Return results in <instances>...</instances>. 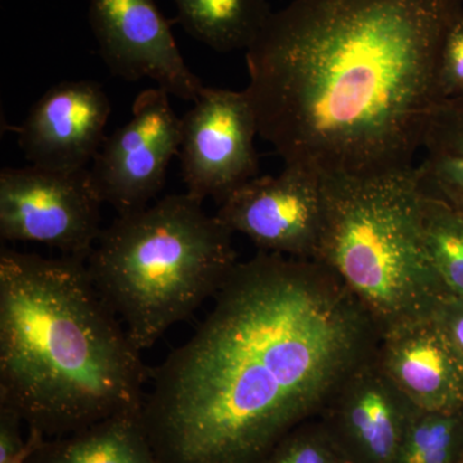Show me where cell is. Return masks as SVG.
<instances>
[{"mask_svg": "<svg viewBox=\"0 0 463 463\" xmlns=\"http://www.w3.org/2000/svg\"><path fill=\"white\" fill-rule=\"evenodd\" d=\"M373 317L330 268L260 251L151 373L143 426L158 463H263L376 353Z\"/></svg>", "mask_w": 463, "mask_h": 463, "instance_id": "cell-1", "label": "cell"}, {"mask_svg": "<svg viewBox=\"0 0 463 463\" xmlns=\"http://www.w3.org/2000/svg\"><path fill=\"white\" fill-rule=\"evenodd\" d=\"M463 0H292L246 51L259 136L326 178L413 166Z\"/></svg>", "mask_w": 463, "mask_h": 463, "instance_id": "cell-2", "label": "cell"}, {"mask_svg": "<svg viewBox=\"0 0 463 463\" xmlns=\"http://www.w3.org/2000/svg\"><path fill=\"white\" fill-rule=\"evenodd\" d=\"M87 261L2 249L0 407L45 439L142 410L151 377Z\"/></svg>", "mask_w": 463, "mask_h": 463, "instance_id": "cell-3", "label": "cell"}, {"mask_svg": "<svg viewBox=\"0 0 463 463\" xmlns=\"http://www.w3.org/2000/svg\"><path fill=\"white\" fill-rule=\"evenodd\" d=\"M203 203L170 194L118 215L87 259L94 288L139 352L215 297L239 263L233 232Z\"/></svg>", "mask_w": 463, "mask_h": 463, "instance_id": "cell-4", "label": "cell"}, {"mask_svg": "<svg viewBox=\"0 0 463 463\" xmlns=\"http://www.w3.org/2000/svg\"><path fill=\"white\" fill-rule=\"evenodd\" d=\"M318 254L373 317L381 336L435 316L450 298L426 246L419 167L323 178Z\"/></svg>", "mask_w": 463, "mask_h": 463, "instance_id": "cell-5", "label": "cell"}, {"mask_svg": "<svg viewBox=\"0 0 463 463\" xmlns=\"http://www.w3.org/2000/svg\"><path fill=\"white\" fill-rule=\"evenodd\" d=\"M100 199L88 169L29 165L0 173V236L36 242L87 261L100 232Z\"/></svg>", "mask_w": 463, "mask_h": 463, "instance_id": "cell-6", "label": "cell"}, {"mask_svg": "<svg viewBox=\"0 0 463 463\" xmlns=\"http://www.w3.org/2000/svg\"><path fill=\"white\" fill-rule=\"evenodd\" d=\"M257 115L245 90L203 87L182 118L178 156L187 194L221 205L257 178Z\"/></svg>", "mask_w": 463, "mask_h": 463, "instance_id": "cell-7", "label": "cell"}, {"mask_svg": "<svg viewBox=\"0 0 463 463\" xmlns=\"http://www.w3.org/2000/svg\"><path fill=\"white\" fill-rule=\"evenodd\" d=\"M169 97L158 87L139 93L129 120L106 139L91 163L100 199L118 215L145 209L165 184L182 133Z\"/></svg>", "mask_w": 463, "mask_h": 463, "instance_id": "cell-8", "label": "cell"}, {"mask_svg": "<svg viewBox=\"0 0 463 463\" xmlns=\"http://www.w3.org/2000/svg\"><path fill=\"white\" fill-rule=\"evenodd\" d=\"M215 215L260 251L315 260L325 224L323 178L285 166L279 175L257 176L232 192Z\"/></svg>", "mask_w": 463, "mask_h": 463, "instance_id": "cell-9", "label": "cell"}, {"mask_svg": "<svg viewBox=\"0 0 463 463\" xmlns=\"http://www.w3.org/2000/svg\"><path fill=\"white\" fill-rule=\"evenodd\" d=\"M88 18L112 74L127 81L151 79L170 96L190 102L199 97L203 81L185 63L155 0H90Z\"/></svg>", "mask_w": 463, "mask_h": 463, "instance_id": "cell-10", "label": "cell"}, {"mask_svg": "<svg viewBox=\"0 0 463 463\" xmlns=\"http://www.w3.org/2000/svg\"><path fill=\"white\" fill-rule=\"evenodd\" d=\"M111 103L91 80L53 85L33 103L17 128V141L30 165L58 172L88 169L105 143Z\"/></svg>", "mask_w": 463, "mask_h": 463, "instance_id": "cell-11", "label": "cell"}, {"mask_svg": "<svg viewBox=\"0 0 463 463\" xmlns=\"http://www.w3.org/2000/svg\"><path fill=\"white\" fill-rule=\"evenodd\" d=\"M414 411L383 371L376 350L346 377L322 413L355 463H398Z\"/></svg>", "mask_w": 463, "mask_h": 463, "instance_id": "cell-12", "label": "cell"}, {"mask_svg": "<svg viewBox=\"0 0 463 463\" xmlns=\"http://www.w3.org/2000/svg\"><path fill=\"white\" fill-rule=\"evenodd\" d=\"M377 358L392 383L417 410H463V364L434 317L381 336Z\"/></svg>", "mask_w": 463, "mask_h": 463, "instance_id": "cell-13", "label": "cell"}, {"mask_svg": "<svg viewBox=\"0 0 463 463\" xmlns=\"http://www.w3.org/2000/svg\"><path fill=\"white\" fill-rule=\"evenodd\" d=\"M26 463H158L142 410L115 414L66 437L45 439Z\"/></svg>", "mask_w": 463, "mask_h": 463, "instance_id": "cell-14", "label": "cell"}, {"mask_svg": "<svg viewBox=\"0 0 463 463\" xmlns=\"http://www.w3.org/2000/svg\"><path fill=\"white\" fill-rule=\"evenodd\" d=\"M192 38L221 53L248 51L273 14L267 0H174Z\"/></svg>", "mask_w": 463, "mask_h": 463, "instance_id": "cell-15", "label": "cell"}, {"mask_svg": "<svg viewBox=\"0 0 463 463\" xmlns=\"http://www.w3.org/2000/svg\"><path fill=\"white\" fill-rule=\"evenodd\" d=\"M419 172L426 192L463 203V99L441 100L423 139Z\"/></svg>", "mask_w": 463, "mask_h": 463, "instance_id": "cell-16", "label": "cell"}, {"mask_svg": "<svg viewBox=\"0 0 463 463\" xmlns=\"http://www.w3.org/2000/svg\"><path fill=\"white\" fill-rule=\"evenodd\" d=\"M423 225L439 279L450 297L463 298V210L426 192Z\"/></svg>", "mask_w": 463, "mask_h": 463, "instance_id": "cell-17", "label": "cell"}, {"mask_svg": "<svg viewBox=\"0 0 463 463\" xmlns=\"http://www.w3.org/2000/svg\"><path fill=\"white\" fill-rule=\"evenodd\" d=\"M398 463H463V410L414 411Z\"/></svg>", "mask_w": 463, "mask_h": 463, "instance_id": "cell-18", "label": "cell"}, {"mask_svg": "<svg viewBox=\"0 0 463 463\" xmlns=\"http://www.w3.org/2000/svg\"><path fill=\"white\" fill-rule=\"evenodd\" d=\"M263 463H355L325 423L298 426Z\"/></svg>", "mask_w": 463, "mask_h": 463, "instance_id": "cell-19", "label": "cell"}, {"mask_svg": "<svg viewBox=\"0 0 463 463\" xmlns=\"http://www.w3.org/2000/svg\"><path fill=\"white\" fill-rule=\"evenodd\" d=\"M441 99H463V16L450 27L439 63Z\"/></svg>", "mask_w": 463, "mask_h": 463, "instance_id": "cell-20", "label": "cell"}, {"mask_svg": "<svg viewBox=\"0 0 463 463\" xmlns=\"http://www.w3.org/2000/svg\"><path fill=\"white\" fill-rule=\"evenodd\" d=\"M434 319L463 364V298H448L435 313Z\"/></svg>", "mask_w": 463, "mask_h": 463, "instance_id": "cell-21", "label": "cell"}, {"mask_svg": "<svg viewBox=\"0 0 463 463\" xmlns=\"http://www.w3.org/2000/svg\"><path fill=\"white\" fill-rule=\"evenodd\" d=\"M23 422L14 411L0 407V463L7 462L25 447L26 440L21 437Z\"/></svg>", "mask_w": 463, "mask_h": 463, "instance_id": "cell-22", "label": "cell"}, {"mask_svg": "<svg viewBox=\"0 0 463 463\" xmlns=\"http://www.w3.org/2000/svg\"><path fill=\"white\" fill-rule=\"evenodd\" d=\"M44 440L45 437L42 432L33 430V429H29V435H27L26 444L25 447H24V449L5 463H26L27 459L30 458V456H32L33 453L41 447V444Z\"/></svg>", "mask_w": 463, "mask_h": 463, "instance_id": "cell-23", "label": "cell"}, {"mask_svg": "<svg viewBox=\"0 0 463 463\" xmlns=\"http://www.w3.org/2000/svg\"><path fill=\"white\" fill-rule=\"evenodd\" d=\"M452 205H455L457 207H459V209H462L463 210V203H452Z\"/></svg>", "mask_w": 463, "mask_h": 463, "instance_id": "cell-24", "label": "cell"}]
</instances>
